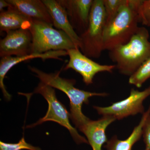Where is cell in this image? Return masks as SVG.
Masks as SVG:
<instances>
[{"label":"cell","mask_w":150,"mask_h":150,"mask_svg":"<svg viewBox=\"0 0 150 150\" xmlns=\"http://www.w3.org/2000/svg\"><path fill=\"white\" fill-rule=\"evenodd\" d=\"M140 22L150 27V0H142L139 11Z\"/></svg>","instance_id":"20"},{"label":"cell","mask_w":150,"mask_h":150,"mask_svg":"<svg viewBox=\"0 0 150 150\" xmlns=\"http://www.w3.org/2000/svg\"><path fill=\"white\" fill-rule=\"evenodd\" d=\"M11 6V5L6 0H0V11L1 12L4 11V8H5L7 7L8 8Z\"/></svg>","instance_id":"22"},{"label":"cell","mask_w":150,"mask_h":150,"mask_svg":"<svg viewBox=\"0 0 150 150\" xmlns=\"http://www.w3.org/2000/svg\"><path fill=\"white\" fill-rule=\"evenodd\" d=\"M68 55L66 51H48L43 54H31L20 56H6L2 57L0 61V88L4 96L7 100H10L11 96L7 91L4 79L7 73L14 66L24 61L30 59L40 58L43 60L47 59H55L62 60L61 56Z\"/></svg>","instance_id":"11"},{"label":"cell","mask_w":150,"mask_h":150,"mask_svg":"<svg viewBox=\"0 0 150 150\" xmlns=\"http://www.w3.org/2000/svg\"><path fill=\"white\" fill-rule=\"evenodd\" d=\"M58 1L67 11L70 23L75 30L76 29L79 31L80 34L84 32L88 26L93 0Z\"/></svg>","instance_id":"10"},{"label":"cell","mask_w":150,"mask_h":150,"mask_svg":"<svg viewBox=\"0 0 150 150\" xmlns=\"http://www.w3.org/2000/svg\"><path fill=\"white\" fill-rule=\"evenodd\" d=\"M150 78V58L147 59L129 77V83L137 88H141Z\"/></svg>","instance_id":"17"},{"label":"cell","mask_w":150,"mask_h":150,"mask_svg":"<svg viewBox=\"0 0 150 150\" xmlns=\"http://www.w3.org/2000/svg\"><path fill=\"white\" fill-rule=\"evenodd\" d=\"M33 93L40 94L45 98L48 103V109L44 117L36 123L27 126L26 128H33L46 121H53L67 128L77 144H88L86 138L80 135L76 129L71 125L70 113L65 105L57 99L54 88L40 82Z\"/></svg>","instance_id":"6"},{"label":"cell","mask_w":150,"mask_h":150,"mask_svg":"<svg viewBox=\"0 0 150 150\" xmlns=\"http://www.w3.org/2000/svg\"><path fill=\"white\" fill-rule=\"evenodd\" d=\"M105 15L103 0H93L90 14L88 26L79 35V49L88 58H99L103 51V32Z\"/></svg>","instance_id":"4"},{"label":"cell","mask_w":150,"mask_h":150,"mask_svg":"<svg viewBox=\"0 0 150 150\" xmlns=\"http://www.w3.org/2000/svg\"><path fill=\"white\" fill-rule=\"evenodd\" d=\"M111 61L122 74L129 77L150 58L149 33L146 28L139 27L130 40L109 51Z\"/></svg>","instance_id":"3"},{"label":"cell","mask_w":150,"mask_h":150,"mask_svg":"<svg viewBox=\"0 0 150 150\" xmlns=\"http://www.w3.org/2000/svg\"><path fill=\"white\" fill-rule=\"evenodd\" d=\"M142 136L146 145V149L150 150V115L147 118L143 126Z\"/></svg>","instance_id":"21"},{"label":"cell","mask_w":150,"mask_h":150,"mask_svg":"<svg viewBox=\"0 0 150 150\" xmlns=\"http://www.w3.org/2000/svg\"><path fill=\"white\" fill-rule=\"evenodd\" d=\"M46 6L52 19L53 25L59 30L66 33L77 48L79 49L80 38L70 23L64 8L55 0H42Z\"/></svg>","instance_id":"12"},{"label":"cell","mask_w":150,"mask_h":150,"mask_svg":"<svg viewBox=\"0 0 150 150\" xmlns=\"http://www.w3.org/2000/svg\"><path fill=\"white\" fill-rule=\"evenodd\" d=\"M150 115V106L147 111L143 114L139 123L134 128L127 139L124 140H119L117 136H114L108 140L104 147L106 150H132L134 144L141 139L143 126L147 118Z\"/></svg>","instance_id":"16"},{"label":"cell","mask_w":150,"mask_h":150,"mask_svg":"<svg viewBox=\"0 0 150 150\" xmlns=\"http://www.w3.org/2000/svg\"><path fill=\"white\" fill-rule=\"evenodd\" d=\"M32 72L40 80V82L64 93L69 98L70 104V118L79 130L90 119L84 115L82 111L83 103L88 104L89 98L92 96H106V93H96L85 91L74 86V79H64L60 76V71L47 74L35 67H29Z\"/></svg>","instance_id":"1"},{"label":"cell","mask_w":150,"mask_h":150,"mask_svg":"<svg viewBox=\"0 0 150 150\" xmlns=\"http://www.w3.org/2000/svg\"><path fill=\"white\" fill-rule=\"evenodd\" d=\"M150 96V86L143 91L132 88L130 94L126 99L113 103L107 107L93 106L99 115L110 116L115 119L121 120L130 115L145 112L143 102Z\"/></svg>","instance_id":"7"},{"label":"cell","mask_w":150,"mask_h":150,"mask_svg":"<svg viewBox=\"0 0 150 150\" xmlns=\"http://www.w3.org/2000/svg\"><path fill=\"white\" fill-rule=\"evenodd\" d=\"M125 0H103L105 15V26L115 18Z\"/></svg>","instance_id":"18"},{"label":"cell","mask_w":150,"mask_h":150,"mask_svg":"<svg viewBox=\"0 0 150 150\" xmlns=\"http://www.w3.org/2000/svg\"><path fill=\"white\" fill-rule=\"evenodd\" d=\"M46 22L32 20L29 29L32 37L31 54L66 51L77 48L70 37L62 30Z\"/></svg>","instance_id":"5"},{"label":"cell","mask_w":150,"mask_h":150,"mask_svg":"<svg viewBox=\"0 0 150 150\" xmlns=\"http://www.w3.org/2000/svg\"><path fill=\"white\" fill-rule=\"evenodd\" d=\"M115 120L113 117L107 115L96 121L90 119L80 130L86 137L93 150H102L103 145L108 141L105 134L106 129Z\"/></svg>","instance_id":"13"},{"label":"cell","mask_w":150,"mask_h":150,"mask_svg":"<svg viewBox=\"0 0 150 150\" xmlns=\"http://www.w3.org/2000/svg\"><path fill=\"white\" fill-rule=\"evenodd\" d=\"M41 150L40 148L34 146L27 143L24 137L21 139L18 143L15 144L0 142V150Z\"/></svg>","instance_id":"19"},{"label":"cell","mask_w":150,"mask_h":150,"mask_svg":"<svg viewBox=\"0 0 150 150\" xmlns=\"http://www.w3.org/2000/svg\"><path fill=\"white\" fill-rule=\"evenodd\" d=\"M6 1L12 7L26 17L53 24L47 7L42 0Z\"/></svg>","instance_id":"14"},{"label":"cell","mask_w":150,"mask_h":150,"mask_svg":"<svg viewBox=\"0 0 150 150\" xmlns=\"http://www.w3.org/2000/svg\"><path fill=\"white\" fill-rule=\"evenodd\" d=\"M32 20L20 13L11 6L0 13V30L6 33L18 29H28Z\"/></svg>","instance_id":"15"},{"label":"cell","mask_w":150,"mask_h":150,"mask_svg":"<svg viewBox=\"0 0 150 150\" xmlns=\"http://www.w3.org/2000/svg\"><path fill=\"white\" fill-rule=\"evenodd\" d=\"M32 37L28 29H18L6 33L0 41V56H20L31 54Z\"/></svg>","instance_id":"9"},{"label":"cell","mask_w":150,"mask_h":150,"mask_svg":"<svg viewBox=\"0 0 150 150\" xmlns=\"http://www.w3.org/2000/svg\"><path fill=\"white\" fill-rule=\"evenodd\" d=\"M145 150H147V149H145Z\"/></svg>","instance_id":"23"},{"label":"cell","mask_w":150,"mask_h":150,"mask_svg":"<svg viewBox=\"0 0 150 150\" xmlns=\"http://www.w3.org/2000/svg\"><path fill=\"white\" fill-rule=\"evenodd\" d=\"M142 0H125L115 18L105 27L103 51L128 43L139 29Z\"/></svg>","instance_id":"2"},{"label":"cell","mask_w":150,"mask_h":150,"mask_svg":"<svg viewBox=\"0 0 150 150\" xmlns=\"http://www.w3.org/2000/svg\"><path fill=\"white\" fill-rule=\"evenodd\" d=\"M67 51L69 60L64 70L72 69L79 74L86 85L93 83V78L98 73H111L116 69L115 65H101L94 62L83 54L79 48H73Z\"/></svg>","instance_id":"8"}]
</instances>
